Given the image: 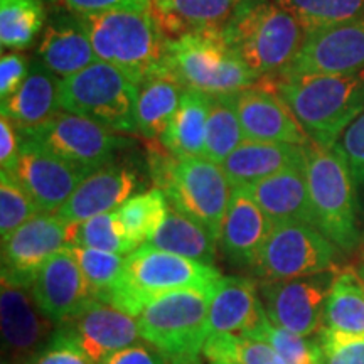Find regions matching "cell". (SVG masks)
Wrapping results in <instances>:
<instances>
[{"label": "cell", "instance_id": "34", "mask_svg": "<svg viewBox=\"0 0 364 364\" xmlns=\"http://www.w3.org/2000/svg\"><path fill=\"white\" fill-rule=\"evenodd\" d=\"M43 0H0V44L2 49L29 48L44 24Z\"/></svg>", "mask_w": 364, "mask_h": 364}, {"label": "cell", "instance_id": "43", "mask_svg": "<svg viewBox=\"0 0 364 364\" xmlns=\"http://www.w3.org/2000/svg\"><path fill=\"white\" fill-rule=\"evenodd\" d=\"M29 364H93L65 329L58 326L51 341Z\"/></svg>", "mask_w": 364, "mask_h": 364}, {"label": "cell", "instance_id": "11", "mask_svg": "<svg viewBox=\"0 0 364 364\" xmlns=\"http://www.w3.org/2000/svg\"><path fill=\"white\" fill-rule=\"evenodd\" d=\"M19 129L24 140L91 172L113 162L118 150L130 145L118 132L70 112H58L44 124Z\"/></svg>", "mask_w": 364, "mask_h": 364}, {"label": "cell", "instance_id": "47", "mask_svg": "<svg viewBox=\"0 0 364 364\" xmlns=\"http://www.w3.org/2000/svg\"><path fill=\"white\" fill-rule=\"evenodd\" d=\"M100 364H166L156 349L145 344H134L113 353Z\"/></svg>", "mask_w": 364, "mask_h": 364}, {"label": "cell", "instance_id": "40", "mask_svg": "<svg viewBox=\"0 0 364 364\" xmlns=\"http://www.w3.org/2000/svg\"><path fill=\"white\" fill-rule=\"evenodd\" d=\"M41 215V209L21 182L9 171L0 172V235H12L24 223Z\"/></svg>", "mask_w": 364, "mask_h": 364}, {"label": "cell", "instance_id": "46", "mask_svg": "<svg viewBox=\"0 0 364 364\" xmlns=\"http://www.w3.org/2000/svg\"><path fill=\"white\" fill-rule=\"evenodd\" d=\"M22 150V135L19 125L7 117H0V166L2 171H12Z\"/></svg>", "mask_w": 364, "mask_h": 364}, {"label": "cell", "instance_id": "13", "mask_svg": "<svg viewBox=\"0 0 364 364\" xmlns=\"http://www.w3.org/2000/svg\"><path fill=\"white\" fill-rule=\"evenodd\" d=\"M2 344L11 364H29L51 341L56 324L41 311L29 287L0 282Z\"/></svg>", "mask_w": 364, "mask_h": 364}, {"label": "cell", "instance_id": "44", "mask_svg": "<svg viewBox=\"0 0 364 364\" xmlns=\"http://www.w3.org/2000/svg\"><path fill=\"white\" fill-rule=\"evenodd\" d=\"M29 71L31 65L24 54L4 53L0 59V100L16 93L26 81Z\"/></svg>", "mask_w": 364, "mask_h": 364}, {"label": "cell", "instance_id": "17", "mask_svg": "<svg viewBox=\"0 0 364 364\" xmlns=\"http://www.w3.org/2000/svg\"><path fill=\"white\" fill-rule=\"evenodd\" d=\"M59 327L66 331L93 364H100L110 354L136 344L140 338L135 317L97 299H90Z\"/></svg>", "mask_w": 364, "mask_h": 364}, {"label": "cell", "instance_id": "41", "mask_svg": "<svg viewBox=\"0 0 364 364\" xmlns=\"http://www.w3.org/2000/svg\"><path fill=\"white\" fill-rule=\"evenodd\" d=\"M317 339L324 364H364V338L322 327Z\"/></svg>", "mask_w": 364, "mask_h": 364}, {"label": "cell", "instance_id": "21", "mask_svg": "<svg viewBox=\"0 0 364 364\" xmlns=\"http://www.w3.org/2000/svg\"><path fill=\"white\" fill-rule=\"evenodd\" d=\"M272 230L273 223L247 189L231 191L220 235L221 250L228 260L238 267H252Z\"/></svg>", "mask_w": 364, "mask_h": 364}, {"label": "cell", "instance_id": "42", "mask_svg": "<svg viewBox=\"0 0 364 364\" xmlns=\"http://www.w3.org/2000/svg\"><path fill=\"white\" fill-rule=\"evenodd\" d=\"M334 147L344 157L356 186L364 189V112L346 129Z\"/></svg>", "mask_w": 364, "mask_h": 364}, {"label": "cell", "instance_id": "22", "mask_svg": "<svg viewBox=\"0 0 364 364\" xmlns=\"http://www.w3.org/2000/svg\"><path fill=\"white\" fill-rule=\"evenodd\" d=\"M38 58L61 80L98 61L80 17L59 7L44 26L38 44Z\"/></svg>", "mask_w": 364, "mask_h": 364}, {"label": "cell", "instance_id": "16", "mask_svg": "<svg viewBox=\"0 0 364 364\" xmlns=\"http://www.w3.org/2000/svg\"><path fill=\"white\" fill-rule=\"evenodd\" d=\"M358 70H364V17L309 33L302 49L282 75H327Z\"/></svg>", "mask_w": 364, "mask_h": 364}, {"label": "cell", "instance_id": "31", "mask_svg": "<svg viewBox=\"0 0 364 364\" xmlns=\"http://www.w3.org/2000/svg\"><path fill=\"white\" fill-rule=\"evenodd\" d=\"M324 327L364 338V279L354 268L336 272L326 302Z\"/></svg>", "mask_w": 364, "mask_h": 364}, {"label": "cell", "instance_id": "15", "mask_svg": "<svg viewBox=\"0 0 364 364\" xmlns=\"http://www.w3.org/2000/svg\"><path fill=\"white\" fill-rule=\"evenodd\" d=\"M9 172L29 193L41 213H56L91 174L85 167L68 162L24 139L16 167Z\"/></svg>", "mask_w": 364, "mask_h": 364}, {"label": "cell", "instance_id": "50", "mask_svg": "<svg viewBox=\"0 0 364 364\" xmlns=\"http://www.w3.org/2000/svg\"><path fill=\"white\" fill-rule=\"evenodd\" d=\"M154 2H157V0H152V4H154Z\"/></svg>", "mask_w": 364, "mask_h": 364}, {"label": "cell", "instance_id": "38", "mask_svg": "<svg viewBox=\"0 0 364 364\" xmlns=\"http://www.w3.org/2000/svg\"><path fill=\"white\" fill-rule=\"evenodd\" d=\"M248 338L265 341L285 364H324V354L317 338H306L272 324L268 316L258 331Z\"/></svg>", "mask_w": 364, "mask_h": 364}, {"label": "cell", "instance_id": "20", "mask_svg": "<svg viewBox=\"0 0 364 364\" xmlns=\"http://www.w3.org/2000/svg\"><path fill=\"white\" fill-rule=\"evenodd\" d=\"M136 189V172L124 164L110 162L91 172L54 215L66 223H81L107 215L129 201Z\"/></svg>", "mask_w": 364, "mask_h": 364}, {"label": "cell", "instance_id": "19", "mask_svg": "<svg viewBox=\"0 0 364 364\" xmlns=\"http://www.w3.org/2000/svg\"><path fill=\"white\" fill-rule=\"evenodd\" d=\"M245 139L307 145L311 142L284 100L262 81L235 95Z\"/></svg>", "mask_w": 364, "mask_h": 364}, {"label": "cell", "instance_id": "28", "mask_svg": "<svg viewBox=\"0 0 364 364\" xmlns=\"http://www.w3.org/2000/svg\"><path fill=\"white\" fill-rule=\"evenodd\" d=\"M211 105V95L186 88L174 118L159 139L162 147L176 157H204Z\"/></svg>", "mask_w": 364, "mask_h": 364}, {"label": "cell", "instance_id": "30", "mask_svg": "<svg viewBox=\"0 0 364 364\" xmlns=\"http://www.w3.org/2000/svg\"><path fill=\"white\" fill-rule=\"evenodd\" d=\"M220 240L206 226L171 208L164 225L152 236L149 245L191 260L213 265Z\"/></svg>", "mask_w": 364, "mask_h": 364}, {"label": "cell", "instance_id": "39", "mask_svg": "<svg viewBox=\"0 0 364 364\" xmlns=\"http://www.w3.org/2000/svg\"><path fill=\"white\" fill-rule=\"evenodd\" d=\"M90 287L91 299L100 300L122 277L125 265L124 255L102 252L95 248L71 247Z\"/></svg>", "mask_w": 364, "mask_h": 364}, {"label": "cell", "instance_id": "9", "mask_svg": "<svg viewBox=\"0 0 364 364\" xmlns=\"http://www.w3.org/2000/svg\"><path fill=\"white\" fill-rule=\"evenodd\" d=\"M59 110L90 118L120 134L136 132V85L124 71L95 61L59 81Z\"/></svg>", "mask_w": 364, "mask_h": 364}, {"label": "cell", "instance_id": "8", "mask_svg": "<svg viewBox=\"0 0 364 364\" xmlns=\"http://www.w3.org/2000/svg\"><path fill=\"white\" fill-rule=\"evenodd\" d=\"M306 176L316 228L341 252H353L359 241L356 182L336 147L306 145Z\"/></svg>", "mask_w": 364, "mask_h": 364}, {"label": "cell", "instance_id": "26", "mask_svg": "<svg viewBox=\"0 0 364 364\" xmlns=\"http://www.w3.org/2000/svg\"><path fill=\"white\" fill-rule=\"evenodd\" d=\"M184 91L186 86L167 66L145 76L136 85V134L149 140L161 139L179 108Z\"/></svg>", "mask_w": 364, "mask_h": 364}, {"label": "cell", "instance_id": "37", "mask_svg": "<svg viewBox=\"0 0 364 364\" xmlns=\"http://www.w3.org/2000/svg\"><path fill=\"white\" fill-rule=\"evenodd\" d=\"M307 33L364 17V0H275Z\"/></svg>", "mask_w": 364, "mask_h": 364}, {"label": "cell", "instance_id": "7", "mask_svg": "<svg viewBox=\"0 0 364 364\" xmlns=\"http://www.w3.org/2000/svg\"><path fill=\"white\" fill-rule=\"evenodd\" d=\"M166 66L186 88L211 97L238 93L260 81L236 56L220 27L171 38Z\"/></svg>", "mask_w": 364, "mask_h": 364}, {"label": "cell", "instance_id": "18", "mask_svg": "<svg viewBox=\"0 0 364 364\" xmlns=\"http://www.w3.org/2000/svg\"><path fill=\"white\" fill-rule=\"evenodd\" d=\"M29 289L38 307L56 326L70 321L91 299L90 287L71 247L53 255L36 273Z\"/></svg>", "mask_w": 364, "mask_h": 364}, {"label": "cell", "instance_id": "29", "mask_svg": "<svg viewBox=\"0 0 364 364\" xmlns=\"http://www.w3.org/2000/svg\"><path fill=\"white\" fill-rule=\"evenodd\" d=\"M243 0H157L159 21L169 38L191 31L221 27Z\"/></svg>", "mask_w": 364, "mask_h": 364}, {"label": "cell", "instance_id": "10", "mask_svg": "<svg viewBox=\"0 0 364 364\" xmlns=\"http://www.w3.org/2000/svg\"><path fill=\"white\" fill-rule=\"evenodd\" d=\"M341 250L317 228L300 223L273 226L252 270L260 284L334 272Z\"/></svg>", "mask_w": 364, "mask_h": 364}, {"label": "cell", "instance_id": "14", "mask_svg": "<svg viewBox=\"0 0 364 364\" xmlns=\"http://www.w3.org/2000/svg\"><path fill=\"white\" fill-rule=\"evenodd\" d=\"M68 247L70 223L54 213H41L2 240V279L31 287L39 268Z\"/></svg>", "mask_w": 364, "mask_h": 364}, {"label": "cell", "instance_id": "49", "mask_svg": "<svg viewBox=\"0 0 364 364\" xmlns=\"http://www.w3.org/2000/svg\"><path fill=\"white\" fill-rule=\"evenodd\" d=\"M2 364H11V363H9V361H6V359H4V361H2Z\"/></svg>", "mask_w": 364, "mask_h": 364}, {"label": "cell", "instance_id": "48", "mask_svg": "<svg viewBox=\"0 0 364 364\" xmlns=\"http://www.w3.org/2000/svg\"><path fill=\"white\" fill-rule=\"evenodd\" d=\"M359 273H361V277L364 279V268H363V270H359Z\"/></svg>", "mask_w": 364, "mask_h": 364}, {"label": "cell", "instance_id": "6", "mask_svg": "<svg viewBox=\"0 0 364 364\" xmlns=\"http://www.w3.org/2000/svg\"><path fill=\"white\" fill-rule=\"evenodd\" d=\"M215 287L166 294L136 317L140 338L167 364H201Z\"/></svg>", "mask_w": 364, "mask_h": 364}, {"label": "cell", "instance_id": "1", "mask_svg": "<svg viewBox=\"0 0 364 364\" xmlns=\"http://www.w3.org/2000/svg\"><path fill=\"white\" fill-rule=\"evenodd\" d=\"M289 105L309 139L332 149L364 112V70L263 80Z\"/></svg>", "mask_w": 364, "mask_h": 364}, {"label": "cell", "instance_id": "4", "mask_svg": "<svg viewBox=\"0 0 364 364\" xmlns=\"http://www.w3.org/2000/svg\"><path fill=\"white\" fill-rule=\"evenodd\" d=\"M220 279L215 265L145 243L127 255L122 277L100 300L136 318L154 299L177 290L209 289Z\"/></svg>", "mask_w": 364, "mask_h": 364}, {"label": "cell", "instance_id": "32", "mask_svg": "<svg viewBox=\"0 0 364 364\" xmlns=\"http://www.w3.org/2000/svg\"><path fill=\"white\" fill-rule=\"evenodd\" d=\"M235 95L236 93H228L213 97L211 112L208 118L204 157L220 166L236 147H240L247 140L240 124Z\"/></svg>", "mask_w": 364, "mask_h": 364}, {"label": "cell", "instance_id": "24", "mask_svg": "<svg viewBox=\"0 0 364 364\" xmlns=\"http://www.w3.org/2000/svg\"><path fill=\"white\" fill-rule=\"evenodd\" d=\"M245 189L262 208L273 226L284 225V223H300V225L316 228L306 164L282 171Z\"/></svg>", "mask_w": 364, "mask_h": 364}, {"label": "cell", "instance_id": "35", "mask_svg": "<svg viewBox=\"0 0 364 364\" xmlns=\"http://www.w3.org/2000/svg\"><path fill=\"white\" fill-rule=\"evenodd\" d=\"M203 356L209 364H285L265 341L231 332H213Z\"/></svg>", "mask_w": 364, "mask_h": 364}, {"label": "cell", "instance_id": "33", "mask_svg": "<svg viewBox=\"0 0 364 364\" xmlns=\"http://www.w3.org/2000/svg\"><path fill=\"white\" fill-rule=\"evenodd\" d=\"M171 204L161 189H150L147 193L132 196L125 204L117 209L118 220L136 245V248L149 243L169 215Z\"/></svg>", "mask_w": 364, "mask_h": 364}, {"label": "cell", "instance_id": "27", "mask_svg": "<svg viewBox=\"0 0 364 364\" xmlns=\"http://www.w3.org/2000/svg\"><path fill=\"white\" fill-rule=\"evenodd\" d=\"M59 81L61 78L38 59L31 65L21 88L0 102V117H7L22 129L44 124L61 112L58 103Z\"/></svg>", "mask_w": 364, "mask_h": 364}, {"label": "cell", "instance_id": "12", "mask_svg": "<svg viewBox=\"0 0 364 364\" xmlns=\"http://www.w3.org/2000/svg\"><path fill=\"white\" fill-rule=\"evenodd\" d=\"M336 272L260 285L262 300L272 324L311 338L324 327L326 302Z\"/></svg>", "mask_w": 364, "mask_h": 364}, {"label": "cell", "instance_id": "23", "mask_svg": "<svg viewBox=\"0 0 364 364\" xmlns=\"http://www.w3.org/2000/svg\"><path fill=\"white\" fill-rule=\"evenodd\" d=\"M267 318L258 285L247 277H221L209 306V334L253 336Z\"/></svg>", "mask_w": 364, "mask_h": 364}, {"label": "cell", "instance_id": "2", "mask_svg": "<svg viewBox=\"0 0 364 364\" xmlns=\"http://www.w3.org/2000/svg\"><path fill=\"white\" fill-rule=\"evenodd\" d=\"M220 29L236 56L258 80L282 75L309 34L275 0H243Z\"/></svg>", "mask_w": 364, "mask_h": 364}, {"label": "cell", "instance_id": "5", "mask_svg": "<svg viewBox=\"0 0 364 364\" xmlns=\"http://www.w3.org/2000/svg\"><path fill=\"white\" fill-rule=\"evenodd\" d=\"M150 174L171 208L206 226L220 240L233 188L220 164L206 157H176L166 149H150Z\"/></svg>", "mask_w": 364, "mask_h": 364}, {"label": "cell", "instance_id": "3", "mask_svg": "<svg viewBox=\"0 0 364 364\" xmlns=\"http://www.w3.org/2000/svg\"><path fill=\"white\" fill-rule=\"evenodd\" d=\"M78 17L100 61L124 71L135 85L166 66L171 38L154 9H112Z\"/></svg>", "mask_w": 364, "mask_h": 364}, {"label": "cell", "instance_id": "25", "mask_svg": "<svg viewBox=\"0 0 364 364\" xmlns=\"http://www.w3.org/2000/svg\"><path fill=\"white\" fill-rule=\"evenodd\" d=\"M304 164L306 145L245 140L230 154L221 167L231 188L236 189L248 188L255 182Z\"/></svg>", "mask_w": 364, "mask_h": 364}, {"label": "cell", "instance_id": "45", "mask_svg": "<svg viewBox=\"0 0 364 364\" xmlns=\"http://www.w3.org/2000/svg\"><path fill=\"white\" fill-rule=\"evenodd\" d=\"M56 7L65 9L68 12L78 14H97L112 9H136V11H150L154 9L152 0H49Z\"/></svg>", "mask_w": 364, "mask_h": 364}, {"label": "cell", "instance_id": "36", "mask_svg": "<svg viewBox=\"0 0 364 364\" xmlns=\"http://www.w3.org/2000/svg\"><path fill=\"white\" fill-rule=\"evenodd\" d=\"M70 247L95 248L102 252L130 255L136 245L118 220L117 211L100 215L81 223H70Z\"/></svg>", "mask_w": 364, "mask_h": 364}]
</instances>
